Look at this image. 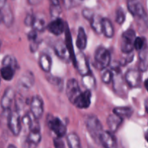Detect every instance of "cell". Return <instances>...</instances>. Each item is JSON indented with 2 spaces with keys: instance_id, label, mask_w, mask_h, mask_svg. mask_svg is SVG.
Returning a JSON list of instances; mask_svg holds the SVG:
<instances>
[{
  "instance_id": "6da1fadb",
  "label": "cell",
  "mask_w": 148,
  "mask_h": 148,
  "mask_svg": "<svg viewBox=\"0 0 148 148\" xmlns=\"http://www.w3.org/2000/svg\"><path fill=\"white\" fill-rule=\"evenodd\" d=\"M111 62V53L104 46H99L96 49L94 56V65L99 70H103L108 67Z\"/></svg>"
},
{
  "instance_id": "7a4b0ae2",
  "label": "cell",
  "mask_w": 148,
  "mask_h": 148,
  "mask_svg": "<svg viewBox=\"0 0 148 148\" xmlns=\"http://www.w3.org/2000/svg\"><path fill=\"white\" fill-rule=\"evenodd\" d=\"M87 130L90 133V135L92 137L95 141L99 142V138L101 134H102L103 126L98 117L93 115H90L87 117L85 121Z\"/></svg>"
},
{
  "instance_id": "3957f363",
  "label": "cell",
  "mask_w": 148,
  "mask_h": 148,
  "mask_svg": "<svg viewBox=\"0 0 148 148\" xmlns=\"http://www.w3.org/2000/svg\"><path fill=\"white\" fill-rule=\"evenodd\" d=\"M46 123H47L49 128L56 134L57 137L62 138L66 134V126L64 124L62 120L58 117H55L49 114L46 118Z\"/></svg>"
},
{
  "instance_id": "277c9868",
  "label": "cell",
  "mask_w": 148,
  "mask_h": 148,
  "mask_svg": "<svg viewBox=\"0 0 148 148\" xmlns=\"http://www.w3.org/2000/svg\"><path fill=\"white\" fill-rule=\"evenodd\" d=\"M136 33L133 29H128L124 32L121 38V50L124 53H130L133 51Z\"/></svg>"
},
{
  "instance_id": "5b68a950",
  "label": "cell",
  "mask_w": 148,
  "mask_h": 148,
  "mask_svg": "<svg viewBox=\"0 0 148 148\" xmlns=\"http://www.w3.org/2000/svg\"><path fill=\"white\" fill-rule=\"evenodd\" d=\"M7 127L14 136L20 134L22 129L21 119L17 111H10L7 121Z\"/></svg>"
},
{
  "instance_id": "8992f818",
  "label": "cell",
  "mask_w": 148,
  "mask_h": 148,
  "mask_svg": "<svg viewBox=\"0 0 148 148\" xmlns=\"http://www.w3.org/2000/svg\"><path fill=\"white\" fill-rule=\"evenodd\" d=\"M127 8L134 17L146 23L147 15H146L143 5L140 1H134V0L128 1H127Z\"/></svg>"
},
{
  "instance_id": "52a82bcc",
  "label": "cell",
  "mask_w": 148,
  "mask_h": 148,
  "mask_svg": "<svg viewBox=\"0 0 148 148\" xmlns=\"http://www.w3.org/2000/svg\"><path fill=\"white\" fill-rule=\"evenodd\" d=\"M66 93L69 101L73 104L82 93L80 87L76 79H70L68 80L66 87Z\"/></svg>"
},
{
  "instance_id": "ba28073f",
  "label": "cell",
  "mask_w": 148,
  "mask_h": 148,
  "mask_svg": "<svg viewBox=\"0 0 148 148\" xmlns=\"http://www.w3.org/2000/svg\"><path fill=\"white\" fill-rule=\"evenodd\" d=\"M27 143L32 147H37L41 141V134L40 131V125L37 121L32 122L29 129V134L27 135Z\"/></svg>"
},
{
  "instance_id": "9c48e42d",
  "label": "cell",
  "mask_w": 148,
  "mask_h": 148,
  "mask_svg": "<svg viewBox=\"0 0 148 148\" xmlns=\"http://www.w3.org/2000/svg\"><path fill=\"white\" fill-rule=\"evenodd\" d=\"M75 66L82 77L90 74L88 59L82 51L78 52L75 57Z\"/></svg>"
},
{
  "instance_id": "30bf717a",
  "label": "cell",
  "mask_w": 148,
  "mask_h": 148,
  "mask_svg": "<svg viewBox=\"0 0 148 148\" xmlns=\"http://www.w3.org/2000/svg\"><path fill=\"white\" fill-rule=\"evenodd\" d=\"M30 108L35 119L38 120L41 118L43 114V101L42 98L38 95L33 96L30 101Z\"/></svg>"
},
{
  "instance_id": "8fae6325",
  "label": "cell",
  "mask_w": 148,
  "mask_h": 148,
  "mask_svg": "<svg viewBox=\"0 0 148 148\" xmlns=\"http://www.w3.org/2000/svg\"><path fill=\"white\" fill-rule=\"evenodd\" d=\"M125 80L131 88H139L141 85L142 75L140 70L129 69L125 74Z\"/></svg>"
},
{
  "instance_id": "7c38bea8",
  "label": "cell",
  "mask_w": 148,
  "mask_h": 148,
  "mask_svg": "<svg viewBox=\"0 0 148 148\" xmlns=\"http://www.w3.org/2000/svg\"><path fill=\"white\" fill-rule=\"evenodd\" d=\"M14 98H15V92H14V89L11 87H8L7 88H6L4 94L1 97V103H0L3 111L10 110V107L12 104Z\"/></svg>"
},
{
  "instance_id": "4fadbf2b",
  "label": "cell",
  "mask_w": 148,
  "mask_h": 148,
  "mask_svg": "<svg viewBox=\"0 0 148 148\" xmlns=\"http://www.w3.org/2000/svg\"><path fill=\"white\" fill-rule=\"evenodd\" d=\"M99 143L104 148H117V142L113 133L108 131H103L99 138Z\"/></svg>"
},
{
  "instance_id": "5bb4252c",
  "label": "cell",
  "mask_w": 148,
  "mask_h": 148,
  "mask_svg": "<svg viewBox=\"0 0 148 148\" xmlns=\"http://www.w3.org/2000/svg\"><path fill=\"white\" fill-rule=\"evenodd\" d=\"M54 51L56 54L59 56L62 60L65 61V62H68L71 58L70 53L68 49L67 46H66V43L63 40H58L54 45Z\"/></svg>"
},
{
  "instance_id": "9a60e30c",
  "label": "cell",
  "mask_w": 148,
  "mask_h": 148,
  "mask_svg": "<svg viewBox=\"0 0 148 148\" xmlns=\"http://www.w3.org/2000/svg\"><path fill=\"white\" fill-rule=\"evenodd\" d=\"M91 92L89 90H86L84 92H82L77 99L73 103L74 106L78 108L85 109L88 108L90 106L91 103Z\"/></svg>"
},
{
  "instance_id": "2e32d148",
  "label": "cell",
  "mask_w": 148,
  "mask_h": 148,
  "mask_svg": "<svg viewBox=\"0 0 148 148\" xmlns=\"http://www.w3.org/2000/svg\"><path fill=\"white\" fill-rule=\"evenodd\" d=\"M0 10L2 14V22L7 26H10L13 22V14L10 6L4 1H0Z\"/></svg>"
},
{
  "instance_id": "e0dca14e",
  "label": "cell",
  "mask_w": 148,
  "mask_h": 148,
  "mask_svg": "<svg viewBox=\"0 0 148 148\" xmlns=\"http://www.w3.org/2000/svg\"><path fill=\"white\" fill-rule=\"evenodd\" d=\"M47 29L50 33L55 36H59L65 29L64 23L61 18H56L52 20L47 26Z\"/></svg>"
},
{
  "instance_id": "ac0fdd59",
  "label": "cell",
  "mask_w": 148,
  "mask_h": 148,
  "mask_svg": "<svg viewBox=\"0 0 148 148\" xmlns=\"http://www.w3.org/2000/svg\"><path fill=\"white\" fill-rule=\"evenodd\" d=\"M32 27L36 31L43 32L46 27V16L42 13H37L34 14Z\"/></svg>"
},
{
  "instance_id": "d6986e66",
  "label": "cell",
  "mask_w": 148,
  "mask_h": 148,
  "mask_svg": "<svg viewBox=\"0 0 148 148\" xmlns=\"http://www.w3.org/2000/svg\"><path fill=\"white\" fill-rule=\"evenodd\" d=\"M34 75L30 71H26L19 79V85L21 88L29 89L34 85Z\"/></svg>"
},
{
  "instance_id": "ffe728a7",
  "label": "cell",
  "mask_w": 148,
  "mask_h": 148,
  "mask_svg": "<svg viewBox=\"0 0 148 148\" xmlns=\"http://www.w3.org/2000/svg\"><path fill=\"white\" fill-rule=\"evenodd\" d=\"M122 121L123 119L120 118L119 116H116V114H113L108 116V117L107 118V124H108L110 132L113 134L116 132L121 126Z\"/></svg>"
},
{
  "instance_id": "44dd1931",
  "label": "cell",
  "mask_w": 148,
  "mask_h": 148,
  "mask_svg": "<svg viewBox=\"0 0 148 148\" xmlns=\"http://www.w3.org/2000/svg\"><path fill=\"white\" fill-rule=\"evenodd\" d=\"M87 43H88V38L86 33L83 27H80L78 29L76 45L77 47L81 51H83L86 49Z\"/></svg>"
},
{
  "instance_id": "7402d4cb",
  "label": "cell",
  "mask_w": 148,
  "mask_h": 148,
  "mask_svg": "<svg viewBox=\"0 0 148 148\" xmlns=\"http://www.w3.org/2000/svg\"><path fill=\"white\" fill-rule=\"evenodd\" d=\"M38 63L42 70L44 71L45 72H50L52 66V60L49 54L45 53H41L39 57Z\"/></svg>"
},
{
  "instance_id": "603a6c76",
  "label": "cell",
  "mask_w": 148,
  "mask_h": 148,
  "mask_svg": "<svg viewBox=\"0 0 148 148\" xmlns=\"http://www.w3.org/2000/svg\"><path fill=\"white\" fill-rule=\"evenodd\" d=\"M103 17L101 16L95 14L92 20L90 21L92 30L98 35L103 33Z\"/></svg>"
},
{
  "instance_id": "cb8c5ba5",
  "label": "cell",
  "mask_w": 148,
  "mask_h": 148,
  "mask_svg": "<svg viewBox=\"0 0 148 148\" xmlns=\"http://www.w3.org/2000/svg\"><path fill=\"white\" fill-rule=\"evenodd\" d=\"M103 33L108 38H111L114 35V28L112 23L106 17L103 18Z\"/></svg>"
},
{
  "instance_id": "d4e9b609",
  "label": "cell",
  "mask_w": 148,
  "mask_h": 148,
  "mask_svg": "<svg viewBox=\"0 0 148 148\" xmlns=\"http://www.w3.org/2000/svg\"><path fill=\"white\" fill-rule=\"evenodd\" d=\"M16 69L10 66H2L0 69L1 77L6 81H10L13 79L15 74Z\"/></svg>"
},
{
  "instance_id": "484cf974",
  "label": "cell",
  "mask_w": 148,
  "mask_h": 148,
  "mask_svg": "<svg viewBox=\"0 0 148 148\" xmlns=\"http://www.w3.org/2000/svg\"><path fill=\"white\" fill-rule=\"evenodd\" d=\"M113 113L124 119V118H130L132 116L133 114V109L130 107H116V108H114Z\"/></svg>"
},
{
  "instance_id": "4316f807",
  "label": "cell",
  "mask_w": 148,
  "mask_h": 148,
  "mask_svg": "<svg viewBox=\"0 0 148 148\" xmlns=\"http://www.w3.org/2000/svg\"><path fill=\"white\" fill-rule=\"evenodd\" d=\"M66 141L69 148H82L80 139L76 133H69L66 137Z\"/></svg>"
},
{
  "instance_id": "83f0119b",
  "label": "cell",
  "mask_w": 148,
  "mask_h": 148,
  "mask_svg": "<svg viewBox=\"0 0 148 148\" xmlns=\"http://www.w3.org/2000/svg\"><path fill=\"white\" fill-rule=\"evenodd\" d=\"M140 71L145 72L148 68V49H145L140 52Z\"/></svg>"
},
{
  "instance_id": "f1b7e54d",
  "label": "cell",
  "mask_w": 148,
  "mask_h": 148,
  "mask_svg": "<svg viewBox=\"0 0 148 148\" xmlns=\"http://www.w3.org/2000/svg\"><path fill=\"white\" fill-rule=\"evenodd\" d=\"M62 13V7L59 1H51L50 5V14L52 17L56 19Z\"/></svg>"
},
{
  "instance_id": "f546056e",
  "label": "cell",
  "mask_w": 148,
  "mask_h": 148,
  "mask_svg": "<svg viewBox=\"0 0 148 148\" xmlns=\"http://www.w3.org/2000/svg\"><path fill=\"white\" fill-rule=\"evenodd\" d=\"M2 66H10L17 69L18 67L17 62L15 58L11 55H7L2 60Z\"/></svg>"
},
{
  "instance_id": "4dcf8cb0",
  "label": "cell",
  "mask_w": 148,
  "mask_h": 148,
  "mask_svg": "<svg viewBox=\"0 0 148 148\" xmlns=\"http://www.w3.org/2000/svg\"><path fill=\"white\" fill-rule=\"evenodd\" d=\"M82 83L86 87L87 90H90V89H92L95 87V79H94L91 73L86 75V76L82 77Z\"/></svg>"
},
{
  "instance_id": "1f68e13d",
  "label": "cell",
  "mask_w": 148,
  "mask_h": 148,
  "mask_svg": "<svg viewBox=\"0 0 148 148\" xmlns=\"http://www.w3.org/2000/svg\"><path fill=\"white\" fill-rule=\"evenodd\" d=\"M145 46L146 39L144 37H136L134 43V49L140 52L146 49Z\"/></svg>"
},
{
  "instance_id": "d6a6232c",
  "label": "cell",
  "mask_w": 148,
  "mask_h": 148,
  "mask_svg": "<svg viewBox=\"0 0 148 148\" xmlns=\"http://www.w3.org/2000/svg\"><path fill=\"white\" fill-rule=\"evenodd\" d=\"M126 20L125 12L121 7H119L116 12V22L119 25H122Z\"/></svg>"
},
{
  "instance_id": "836d02e7",
  "label": "cell",
  "mask_w": 148,
  "mask_h": 148,
  "mask_svg": "<svg viewBox=\"0 0 148 148\" xmlns=\"http://www.w3.org/2000/svg\"><path fill=\"white\" fill-rule=\"evenodd\" d=\"M113 79H114V73L112 71L109 69L106 70L101 77L102 82L105 84H109L113 80Z\"/></svg>"
},
{
  "instance_id": "e575fe53",
  "label": "cell",
  "mask_w": 148,
  "mask_h": 148,
  "mask_svg": "<svg viewBox=\"0 0 148 148\" xmlns=\"http://www.w3.org/2000/svg\"><path fill=\"white\" fill-rule=\"evenodd\" d=\"M124 54H125V56H124L121 59V62H120L121 64L123 65V66L128 64L129 63L132 62L133 59H134V53H133V52L130 53H124Z\"/></svg>"
},
{
  "instance_id": "d590c367",
  "label": "cell",
  "mask_w": 148,
  "mask_h": 148,
  "mask_svg": "<svg viewBox=\"0 0 148 148\" xmlns=\"http://www.w3.org/2000/svg\"><path fill=\"white\" fill-rule=\"evenodd\" d=\"M47 79L49 80V82L50 83L53 84V85H56L57 87H60L63 85L62 83V80L59 77H53L52 75H49V77H47Z\"/></svg>"
},
{
  "instance_id": "8d00e7d4",
  "label": "cell",
  "mask_w": 148,
  "mask_h": 148,
  "mask_svg": "<svg viewBox=\"0 0 148 148\" xmlns=\"http://www.w3.org/2000/svg\"><path fill=\"white\" fill-rule=\"evenodd\" d=\"M82 15H83L84 18H85L86 20L90 21L92 19V17L95 15V13L92 11V10L88 8H85L82 10Z\"/></svg>"
},
{
  "instance_id": "74e56055",
  "label": "cell",
  "mask_w": 148,
  "mask_h": 148,
  "mask_svg": "<svg viewBox=\"0 0 148 148\" xmlns=\"http://www.w3.org/2000/svg\"><path fill=\"white\" fill-rule=\"evenodd\" d=\"M21 122L22 124H23L24 127L30 129V126H31L32 124V122H33V120H32V119L30 118V116L28 114H26V115L23 116V118H22L21 119Z\"/></svg>"
},
{
  "instance_id": "f35d334b",
  "label": "cell",
  "mask_w": 148,
  "mask_h": 148,
  "mask_svg": "<svg viewBox=\"0 0 148 148\" xmlns=\"http://www.w3.org/2000/svg\"><path fill=\"white\" fill-rule=\"evenodd\" d=\"M27 38L30 43L38 41V32L34 30H32L27 33Z\"/></svg>"
},
{
  "instance_id": "ab89813d",
  "label": "cell",
  "mask_w": 148,
  "mask_h": 148,
  "mask_svg": "<svg viewBox=\"0 0 148 148\" xmlns=\"http://www.w3.org/2000/svg\"><path fill=\"white\" fill-rule=\"evenodd\" d=\"M53 145L55 148H65L64 143L60 137H55L53 139Z\"/></svg>"
},
{
  "instance_id": "60d3db41",
  "label": "cell",
  "mask_w": 148,
  "mask_h": 148,
  "mask_svg": "<svg viewBox=\"0 0 148 148\" xmlns=\"http://www.w3.org/2000/svg\"><path fill=\"white\" fill-rule=\"evenodd\" d=\"M33 17H34V14H27L26 15L25 18V25L26 26H32L33 22Z\"/></svg>"
},
{
  "instance_id": "b9f144b4",
  "label": "cell",
  "mask_w": 148,
  "mask_h": 148,
  "mask_svg": "<svg viewBox=\"0 0 148 148\" xmlns=\"http://www.w3.org/2000/svg\"><path fill=\"white\" fill-rule=\"evenodd\" d=\"M79 1H64V4L65 7H66V9H70L72 7H75L77 4H79Z\"/></svg>"
},
{
  "instance_id": "7bdbcfd3",
  "label": "cell",
  "mask_w": 148,
  "mask_h": 148,
  "mask_svg": "<svg viewBox=\"0 0 148 148\" xmlns=\"http://www.w3.org/2000/svg\"><path fill=\"white\" fill-rule=\"evenodd\" d=\"M40 2L39 1H28V3L30 4H36Z\"/></svg>"
},
{
  "instance_id": "ee69618b",
  "label": "cell",
  "mask_w": 148,
  "mask_h": 148,
  "mask_svg": "<svg viewBox=\"0 0 148 148\" xmlns=\"http://www.w3.org/2000/svg\"><path fill=\"white\" fill-rule=\"evenodd\" d=\"M145 87L146 90H147L148 92V78L145 81Z\"/></svg>"
},
{
  "instance_id": "f6af8a7d",
  "label": "cell",
  "mask_w": 148,
  "mask_h": 148,
  "mask_svg": "<svg viewBox=\"0 0 148 148\" xmlns=\"http://www.w3.org/2000/svg\"><path fill=\"white\" fill-rule=\"evenodd\" d=\"M145 108L146 111H147V113L148 114V99L145 101Z\"/></svg>"
},
{
  "instance_id": "bcb514c9",
  "label": "cell",
  "mask_w": 148,
  "mask_h": 148,
  "mask_svg": "<svg viewBox=\"0 0 148 148\" xmlns=\"http://www.w3.org/2000/svg\"><path fill=\"white\" fill-rule=\"evenodd\" d=\"M145 137L146 141H147V143H148V131L147 132L145 133Z\"/></svg>"
},
{
  "instance_id": "7dc6e473",
  "label": "cell",
  "mask_w": 148,
  "mask_h": 148,
  "mask_svg": "<svg viewBox=\"0 0 148 148\" xmlns=\"http://www.w3.org/2000/svg\"><path fill=\"white\" fill-rule=\"evenodd\" d=\"M2 22V14H1V10H0V23Z\"/></svg>"
},
{
  "instance_id": "c3c4849f",
  "label": "cell",
  "mask_w": 148,
  "mask_h": 148,
  "mask_svg": "<svg viewBox=\"0 0 148 148\" xmlns=\"http://www.w3.org/2000/svg\"><path fill=\"white\" fill-rule=\"evenodd\" d=\"M7 148H17V147H16L14 145H10L7 147Z\"/></svg>"
},
{
  "instance_id": "681fc988",
  "label": "cell",
  "mask_w": 148,
  "mask_h": 148,
  "mask_svg": "<svg viewBox=\"0 0 148 148\" xmlns=\"http://www.w3.org/2000/svg\"><path fill=\"white\" fill-rule=\"evenodd\" d=\"M1 75H0V84H1Z\"/></svg>"
},
{
  "instance_id": "f907efd6",
  "label": "cell",
  "mask_w": 148,
  "mask_h": 148,
  "mask_svg": "<svg viewBox=\"0 0 148 148\" xmlns=\"http://www.w3.org/2000/svg\"><path fill=\"white\" fill-rule=\"evenodd\" d=\"M0 48H1V41H0Z\"/></svg>"
}]
</instances>
